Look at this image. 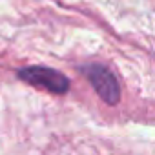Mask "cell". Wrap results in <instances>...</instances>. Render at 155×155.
<instances>
[{
    "mask_svg": "<svg viewBox=\"0 0 155 155\" xmlns=\"http://www.w3.org/2000/svg\"><path fill=\"white\" fill-rule=\"evenodd\" d=\"M17 77L20 81L35 86V88H44L51 93H57V95H64L68 93L71 82L69 79L53 69V68H46V66H28V68H20L17 71Z\"/></svg>",
    "mask_w": 155,
    "mask_h": 155,
    "instance_id": "6da1fadb",
    "label": "cell"
},
{
    "mask_svg": "<svg viewBox=\"0 0 155 155\" xmlns=\"http://www.w3.org/2000/svg\"><path fill=\"white\" fill-rule=\"evenodd\" d=\"M81 71L86 75L88 82L93 86L97 95L106 104H117L120 101V88L115 79V75L102 64H86L81 68Z\"/></svg>",
    "mask_w": 155,
    "mask_h": 155,
    "instance_id": "7a4b0ae2",
    "label": "cell"
}]
</instances>
